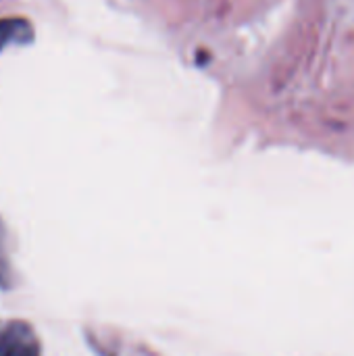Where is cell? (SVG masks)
Wrapping results in <instances>:
<instances>
[{
	"label": "cell",
	"mask_w": 354,
	"mask_h": 356,
	"mask_svg": "<svg viewBox=\"0 0 354 356\" xmlns=\"http://www.w3.org/2000/svg\"><path fill=\"white\" fill-rule=\"evenodd\" d=\"M8 356H35V353H33L31 346H15V348L8 353Z\"/></svg>",
	"instance_id": "cell-2"
},
{
	"label": "cell",
	"mask_w": 354,
	"mask_h": 356,
	"mask_svg": "<svg viewBox=\"0 0 354 356\" xmlns=\"http://www.w3.org/2000/svg\"><path fill=\"white\" fill-rule=\"evenodd\" d=\"M23 23L21 21H17V19H6V21H0V50L13 40V38H17V33H19V27H21Z\"/></svg>",
	"instance_id": "cell-1"
}]
</instances>
